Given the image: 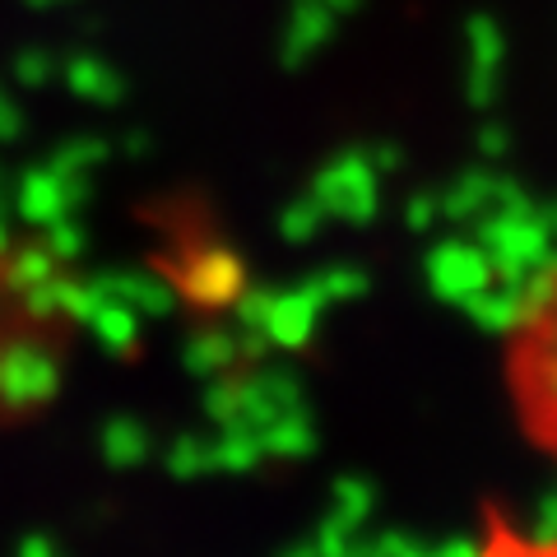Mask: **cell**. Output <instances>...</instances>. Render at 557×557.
<instances>
[{
	"label": "cell",
	"mask_w": 557,
	"mask_h": 557,
	"mask_svg": "<svg viewBox=\"0 0 557 557\" xmlns=\"http://www.w3.org/2000/svg\"><path fill=\"white\" fill-rule=\"evenodd\" d=\"M502 386L520 437L557 465V260L530 278L502 330Z\"/></svg>",
	"instance_id": "cell-1"
},
{
	"label": "cell",
	"mask_w": 557,
	"mask_h": 557,
	"mask_svg": "<svg viewBox=\"0 0 557 557\" xmlns=\"http://www.w3.org/2000/svg\"><path fill=\"white\" fill-rule=\"evenodd\" d=\"M520 557H557V548H520Z\"/></svg>",
	"instance_id": "cell-2"
}]
</instances>
